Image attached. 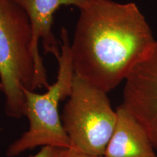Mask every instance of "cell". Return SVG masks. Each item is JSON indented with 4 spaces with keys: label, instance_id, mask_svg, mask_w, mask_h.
I'll return each mask as SVG.
<instances>
[{
    "label": "cell",
    "instance_id": "cell-3",
    "mask_svg": "<svg viewBox=\"0 0 157 157\" xmlns=\"http://www.w3.org/2000/svg\"><path fill=\"white\" fill-rule=\"evenodd\" d=\"M61 45L56 82L49 86L44 93L23 89L25 99V116L29 122V129L12 143L7 149L8 157H15L25 151L39 146H53L70 148L71 143L63 126L59 114V104L68 98L75 76L72 63L71 42L68 31H60Z\"/></svg>",
    "mask_w": 157,
    "mask_h": 157
},
{
    "label": "cell",
    "instance_id": "cell-6",
    "mask_svg": "<svg viewBox=\"0 0 157 157\" xmlns=\"http://www.w3.org/2000/svg\"><path fill=\"white\" fill-rule=\"evenodd\" d=\"M22 7L29 17L31 29V50L36 64L39 87L48 89L46 69L39 54V44H42L45 52L57 58L60 52L59 44L52 31L53 16L62 6L73 5L81 9L90 0H13Z\"/></svg>",
    "mask_w": 157,
    "mask_h": 157
},
{
    "label": "cell",
    "instance_id": "cell-7",
    "mask_svg": "<svg viewBox=\"0 0 157 157\" xmlns=\"http://www.w3.org/2000/svg\"><path fill=\"white\" fill-rule=\"evenodd\" d=\"M148 133L122 105L117 109V122L104 157H157Z\"/></svg>",
    "mask_w": 157,
    "mask_h": 157
},
{
    "label": "cell",
    "instance_id": "cell-2",
    "mask_svg": "<svg viewBox=\"0 0 157 157\" xmlns=\"http://www.w3.org/2000/svg\"><path fill=\"white\" fill-rule=\"evenodd\" d=\"M0 82L6 114L15 119L25 117L23 90L40 87L31 50L30 22L13 0H0Z\"/></svg>",
    "mask_w": 157,
    "mask_h": 157
},
{
    "label": "cell",
    "instance_id": "cell-5",
    "mask_svg": "<svg viewBox=\"0 0 157 157\" xmlns=\"http://www.w3.org/2000/svg\"><path fill=\"white\" fill-rule=\"evenodd\" d=\"M124 82L121 105L142 124L157 149V41Z\"/></svg>",
    "mask_w": 157,
    "mask_h": 157
},
{
    "label": "cell",
    "instance_id": "cell-10",
    "mask_svg": "<svg viewBox=\"0 0 157 157\" xmlns=\"http://www.w3.org/2000/svg\"><path fill=\"white\" fill-rule=\"evenodd\" d=\"M2 92V84H1V82H0V93Z\"/></svg>",
    "mask_w": 157,
    "mask_h": 157
},
{
    "label": "cell",
    "instance_id": "cell-8",
    "mask_svg": "<svg viewBox=\"0 0 157 157\" xmlns=\"http://www.w3.org/2000/svg\"><path fill=\"white\" fill-rule=\"evenodd\" d=\"M68 148L44 146L36 154L29 157H64Z\"/></svg>",
    "mask_w": 157,
    "mask_h": 157
},
{
    "label": "cell",
    "instance_id": "cell-1",
    "mask_svg": "<svg viewBox=\"0 0 157 157\" xmlns=\"http://www.w3.org/2000/svg\"><path fill=\"white\" fill-rule=\"evenodd\" d=\"M79 10L71 42L74 74L109 93L125 81L157 40L134 2L90 0Z\"/></svg>",
    "mask_w": 157,
    "mask_h": 157
},
{
    "label": "cell",
    "instance_id": "cell-4",
    "mask_svg": "<svg viewBox=\"0 0 157 157\" xmlns=\"http://www.w3.org/2000/svg\"><path fill=\"white\" fill-rule=\"evenodd\" d=\"M106 93L74 76L72 90L61 115L71 148L83 154L103 156L117 122Z\"/></svg>",
    "mask_w": 157,
    "mask_h": 157
},
{
    "label": "cell",
    "instance_id": "cell-9",
    "mask_svg": "<svg viewBox=\"0 0 157 157\" xmlns=\"http://www.w3.org/2000/svg\"><path fill=\"white\" fill-rule=\"evenodd\" d=\"M64 157H104V156H91V155L85 154L82 152L77 151L74 150V149L72 148H68Z\"/></svg>",
    "mask_w": 157,
    "mask_h": 157
}]
</instances>
